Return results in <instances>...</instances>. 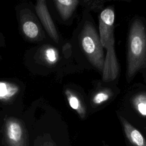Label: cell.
I'll use <instances>...</instances> for the list:
<instances>
[{"label": "cell", "mask_w": 146, "mask_h": 146, "mask_svg": "<svg viewBox=\"0 0 146 146\" xmlns=\"http://www.w3.org/2000/svg\"><path fill=\"white\" fill-rule=\"evenodd\" d=\"M43 56L47 63L52 64L58 60L59 52L55 47L47 46L43 50Z\"/></svg>", "instance_id": "cell-15"}, {"label": "cell", "mask_w": 146, "mask_h": 146, "mask_svg": "<svg viewBox=\"0 0 146 146\" xmlns=\"http://www.w3.org/2000/svg\"><path fill=\"white\" fill-rule=\"evenodd\" d=\"M132 104L136 110L142 116H146V93L137 94L132 99Z\"/></svg>", "instance_id": "cell-13"}, {"label": "cell", "mask_w": 146, "mask_h": 146, "mask_svg": "<svg viewBox=\"0 0 146 146\" xmlns=\"http://www.w3.org/2000/svg\"><path fill=\"white\" fill-rule=\"evenodd\" d=\"M119 119L125 136L129 143L133 146H146V140L140 131L123 117L120 116Z\"/></svg>", "instance_id": "cell-8"}, {"label": "cell", "mask_w": 146, "mask_h": 146, "mask_svg": "<svg viewBox=\"0 0 146 146\" xmlns=\"http://www.w3.org/2000/svg\"><path fill=\"white\" fill-rule=\"evenodd\" d=\"M58 14L66 23H71L75 17L80 0H53Z\"/></svg>", "instance_id": "cell-7"}, {"label": "cell", "mask_w": 146, "mask_h": 146, "mask_svg": "<svg viewBox=\"0 0 146 146\" xmlns=\"http://www.w3.org/2000/svg\"><path fill=\"white\" fill-rule=\"evenodd\" d=\"M35 10L38 16L48 35L55 43H58L60 37L48 12L46 0H36Z\"/></svg>", "instance_id": "cell-6"}, {"label": "cell", "mask_w": 146, "mask_h": 146, "mask_svg": "<svg viewBox=\"0 0 146 146\" xmlns=\"http://www.w3.org/2000/svg\"><path fill=\"white\" fill-rule=\"evenodd\" d=\"M146 67V19L133 16L128 23L127 37V77L131 80Z\"/></svg>", "instance_id": "cell-2"}, {"label": "cell", "mask_w": 146, "mask_h": 146, "mask_svg": "<svg viewBox=\"0 0 146 146\" xmlns=\"http://www.w3.org/2000/svg\"><path fill=\"white\" fill-rule=\"evenodd\" d=\"M5 138L8 146H26L27 135L22 123L9 118L5 123Z\"/></svg>", "instance_id": "cell-4"}, {"label": "cell", "mask_w": 146, "mask_h": 146, "mask_svg": "<svg viewBox=\"0 0 146 146\" xmlns=\"http://www.w3.org/2000/svg\"><path fill=\"white\" fill-rule=\"evenodd\" d=\"M112 92L109 89H104L98 91L92 98V104L95 106H99L110 99Z\"/></svg>", "instance_id": "cell-14"}, {"label": "cell", "mask_w": 146, "mask_h": 146, "mask_svg": "<svg viewBox=\"0 0 146 146\" xmlns=\"http://www.w3.org/2000/svg\"><path fill=\"white\" fill-rule=\"evenodd\" d=\"M104 48L106 50L103 69V80L105 82L115 80L119 73V63L115 50V42L108 43Z\"/></svg>", "instance_id": "cell-5"}, {"label": "cell", "mask_w": 146, "mask_h": 146, "mask_svg": "<svg viewBox=\"0 0 146 146\" xmlns=\"http://www.w3.org/2000/svg\"><path fill=\"white\" fill-rule=\"evenodd\" d=\"M22 27L24 34L31 39L36 38L40 34L39 28L33 21L25 20L22 23Z\"/></svg>", "instance_id": "cell-12"}, {"label": "cell", "mask_w": 146, "mask_h": 146, "mask_svg": "<svg viewBox=\"0 0 146 146\" xmlns=\"http://www.w3.org/2000/svg\"><path fill=\"white\" fill-rule=\"evenodd\" d=\"M42 146H55V145L51 141H47L44 142Z\"/></svg>", "instance_id": "cell-16"}, {"label": "cell", "mask_w": 146, "mask_h": 146, "mask_svg": "<svg viewBox=\"0 0 146 146\" xmlns=\"http://www.w3.org/2000/svg\"><path fill=\"white\" fill-rule=\"evenodd\" d=\"M115 10L113 6L104 7L99 12L98 29L103 48L108 43L115 42Z\"/></svg>", "instance_id": "cell-3"}, {"label": "cell", "mask_w": 146, "mask_h": 146, "mask_svg": "<svg viewBox=\"0 0 146 146\" xmlns=\"http://www.w3.org/2000/svg\"><path fill=\"white\" fill-rule=\"evenodd\" d=\"M65 94L70 107L75 110L82 118H84L86 114V107L77 94L70 90H66Z\"/></svg>", "instance_id": "cell-9"}, {"label": "cell", "mask_w": 146, "mask_h": 146, "mask_svg": "<svg viewBox=\"0 0 146 146\" xmlns=\"http://www.w3.org/2000/svg\"><path fill=\"white\" fill-rule=\"evenodd\" d=\"M70 42L72 50L78 49L89 63L102 71L105 59L104 48L95 21L89 10L83 8Z\"/></svg>", "instance_id": "cell-1"}, {"label": "cell", "mask_w": 146, "mask_h": 146, "mask_svg": "<svg viewBox=\"0 0 146 146\" xmlns=\"http://www.w3.org/2000/svg\"><path fill=\"white\" fill-rule=\"evenodd\" d=\"M18 87L13 83L0 82V100H7L13 98L18 91Z\"/></svg>", "instance_id": "cell-11"}, {"label": "cell", "mask_w": 146, "mask_h": 146, "mask_svg": "<svg viewBox=\"0 0 146 146\" xmlns=\"http://www.w3.org/2000/svg\"><path fill=\"white\" fill-rule=\"evenodd\" d=\"M133 0H80V5L91 12L98 13L102 10L106 3L110 2H131Z\"/></svg>", "instance_id": "cell-10"}]
</instances>
